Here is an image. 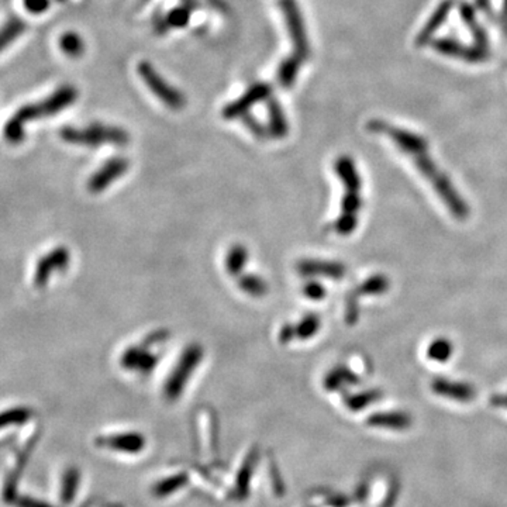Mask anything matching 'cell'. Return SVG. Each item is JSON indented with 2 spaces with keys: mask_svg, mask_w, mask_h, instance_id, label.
Instances as JSON below:
<instances>
[{
  "mask_svg": "<svg viewBox=\"0 0 507 507\" xmlns=\"http://www.w3.org/2000/svg\"><path fill=\"white\" fill-rule=\"evenodd\" d=\"M297 272L302 276H324L330 279L344 278L347 268L337 261H320V259H303L296 265Z\"/></svg>",
  "mask_w": 507,
  "mask_h": 507,
  "instance_id": "9a60e30c",
  "label": "cell"
},
{
  "mask_svg": "<svg viewBox=\"0 0 507 507\" xmlns=\"http://www.w3.org/2000/svg\"><path fill=\"white\" fill-rule=\"evenodd\" d=\"M247 123H249L247 126L250 127V130L253 131L254 134H255L256 137H259V138L265 137V128L259 126V123H258L255 119H253V118H249V119H247Z\"/></svg>",
  "mask_w": 507,
  "mask_h": 507,
  "instance_id": "8d00e7d4",
  "label": "cell"
},
{
  "mask_svg": "<svg viewBox=\"0 0 507 507\" xmlns=\"http://www.w3.org/2000/svg\"><path fill=\"white\" fill-rule=\"evenodd\" d=\"M25 10L33 14H41L50 7V0H23Z\"/></svg>",
  "mask_w": 507,
  "mask_h": 507,
  "instance_id": "e575fe53",
  "label": "cell"
},
{
  "mask_svg": "<svg viewBox=\"0 0 507 507\" xmlns=\"http://www.w3.org/2000/svg\"><path fill=\"white\" fill-rule=\"evenodd\" d=\"M380 397H382V393L380 390L371 389V390H364L361 393L344 396V404L351 411H360V410H364L365 407H368V404L378 401Z\"/></svg>",
  "mask_w": 507,
  "mask_h": 507,
  "instance_id": "7402d4cb",
  "label": "cell"
},
{
  "mask_svg": "<svg viewBox=\"0 0 507 507\" xmlns=\"http://www.w3.org/2000/svg\"><path fill=\"white\" fill-rule=\"evenodd\" d=\"M367 424L374 428L404 431L411 426V416L404 411H380L368 417Z\"/></svg>",
  "mask_w": 507,
  "mask_h": 507,
  "instance_id": "2e32d148",
  "label": "cell"
},
{
  "mask_svg": "<svg viewBox=\"0 0 507 507\" xmlns=\"http://www.w3.org/2000/svg\"><path fill=\"white\" fill-rule=\"evenodd\" d=\"M25 23L13 16L0 27V52L7 50L13 42H16L25 31Z\"/></svg>",
  "mask_w": 507,
  "mask_h": 507,
  "instance_id": "44dd1931",
  "label": "cell"
},
{
  "mask_svg": "<svg viewBox=\"0 0 507 507\" xmlns=\"http://www.w3.org/2000/svg\"><path fill=\"white\" fill-rule=\"evenodd\" d=\"M203 355H205L203 347L196 343L189 344L183 350L178 364L175 365L172 374L168 377L164 386V396L168 401H175L182 396L188 384V380L193 375L195 370L199 367Z\"/></svg>",
  "mask_w": 507,
  "mask_h": 507,
  "instance_id": "5b68a950",
  "label": "cell"
},
{
  "mask_svg": "<svg viewBox=\"0 0 507 507\" xmlns=\"http://www.w3.org/2000/svg\"><path fill=\"white\" fill-rule=\"evenodd\" d=\"M61 138L69 144L98 147L102 144L125 145L128 142V134L119 127L105 125H91L85 128L65 127L61 130Z\"/></svg>",
  "mask_w": 507,
  "mask_h": 507,
  "instance_id": "277c9868",
  "label": "cell"
},
{
  "mask_svg": "<svg viewBox=\"0 0 507 507\" xmlns=\"http://www.w3.org/2000/svg\"><path fill=\"white\" fill-rule=\"evenodd\" d=\"M255 462H256V452L250 451L249 455L246 457V460L243 461L237 477H236V499H246L249 489H250V482L253 478L254 468H255Z\"/></svg>",
  "mask_w": 507,
  "mask_h": 507,
  "instance_id": "ffe728a7",
  "label": "cell"
},
{
  "mask_svg": "<svg viewBox=\"0 0 507 507\" xmlns=\"http://www.w3.org/2000/svg\"><path fill=\"white\" fill-rule=\"evenodd\" d=\"M396 481L387 472H374L364 485V501L372 507H392L396 499Z\"/></svg>",
  "mask_w": 507,
  "mask_h": 507,
  "instance_id": "ba28073f",
  "label": "cell"
},
{
  "mask_svg": "<svg viewBox=\"0 0 507 507\" xmlns=\"http://www.w3.org/2000/svg\"><path fill=\"white\" fill-rule=\"evenodd\" d=\"M287 122L285 119V115L280 109V106L272 101L269 106V131L276 138H283L287 134Z\"/></svg>",
  "mask_w": 507,
  "mask_h": 507,
  "instance_id": "83f0119b",
  "label": "cell"
},
{
  "mask_svg": "<svg viewBox=\"0 0 507 507\" xmlns=\"http://www.w3.org/2000/svg\"><path fill=\"white\" fill-rule=\"evenodd\" d=\"M303 293L312 300H321L326 296V289L321 283L312 280L303 286Z\"/></svg>",
  "mask_w": 507,
  "mask_h": 507,
  "instance_id": "836d02e7",
  "label": "cell"
},
{
  "mask_svg": "<svg viewBox=\"0 0 507 507\" xmlns=\"http://www.w3.org/2000/svg\"><path fill=\"white\" fill-rule=\"evenodd\" d=\"M171 333L165 329H161V330H155L152 331L151 334H148L144 341H142V346L147 347V348H151V347H155V346H161L164 344L168 338H169Z\"/></svg>",
  "mask_w": 507,
  "mask_h": 507,
  "instance_id": "d6a6232c",
  "label": "cell"
},
{
  "mask_svg": "<svg viewBox=\"0 0 507 507\" xmlns=\"http://www.w3.org/2000/svg\"><path fill=\"white\" fill-rule=\"evenodd\" d=\"M59 47L71 58H78L85 51V42L82 37L76 33H65L59 40Z\"/></svg>",
  "mask_w": 507,
  "mask_h": 507,
  "instance_id": "f1b7e54d",
  "label": "cell"
},
{
  "mask_svg": "<svg viewBox=\"0 0 507 507\" xmlns=\"http://www.w3.org/2000/svg\"><path fill=\"white\" fill-rule=\"evenodd\" d=\"M96 445L106 450H112L118 454L137 455L142 452L147 445V441L139 433H118L98 437Z\"/></svg>",
  "mask_w": 507,
  "mask_h": 507,
  "instance_id": "30bf717a",
  "label": "cell"
},
{
  "mask_svg": "<svg viewBox=\"0 0 507 507\" xmlns=\"http://www.w3.org/2000/svg\"><path fill=\"white\" fill-rule=\"evenodd\" d=\"M239 287L253 297H263L268 293V285L266 282L256 275H243L239 279Z\"/></svg>",
  "mask_w": 507,
  "mask_h": 507,
  "instance_id": "484cf974",
  "label": "cell"
},
{
  "mask_svg": "<svg viewBox=\"0 0 507 507\" xmlns=\"http://www.w3.org/2000/svg\"><path fill=\"white\" fill-rule=\"evenodd\" d=\"M158 364V357L149 348L141 346L128 347L120 357V365L127 371H135L141 375H149Z\"/></svg>",
  "mask_w": 507,
  "mask_h": 507,
  "instance_id": "4fadbf2b",
  "label": "cell"
},
{
  "mask_svg": "<svg viewBox=\"0 0 507 507\" xmlns=\"http://www.w3.org/2000/svg\"><path fill=\"white\" fill-rule=\"evenodd\" d=\"M188 484V477L182 472H176L173 475L165 477L159 482H156L152 488V495L156 499H166L182 491Z\"/></svg>",
  "mask_w": 507,
  "mask_h": 507,
  "instance_id": "d6986e66",
  "label": "cell"
},
{
  "mask_svg": "<svg viewBox=\"0 0 507 507\" xmlns=\"http://www.w3.org/2000/svg\"><path fill=\"white\" fill-rule=\"evenodd\" d=\"M279 343L280 344H289L290 341L296 340V330H295V324H285L278 334Z\"/></svg>",
  "mask_w": 507,
  "mask_h": 507,
  "instance_id": "d590c367",
  "label": "cell"
},
{
  "mask_svg": "<svg viewBox=\"0 0 507 507\" xmlns=\"http://www.w3.org/2000/svg\"><path fill=\"white\" fill-rule=\"evenodd\" d=\"M389 286H390L389 278L386 275H382V273H377V275L368 278L361 285H358L347 297V302H346V321L348 324H354L358 320V314H360L358 302H360L361 297L383 295V293L387 292Z\"/></svg>",
  "mask_w": 507,
  "mask_h": 507,
  "instance_id": "52a82bcc",
  "label": "cell"
},
{
  "mask_svg": "<svg viewBox=\"0 0 507 507\" xmlns=\"http://www.w3.org/2000/svg\"><path fill=\"white\" fill-rule=\"evenodd\" d=\"M249 261V250L243 244H234L226 256V269L232 276H237L243 272Z\"/></svg>",
  "mask_w": 507,
  "mask_h": 507,
  "instance_id": "cb8c5ba5",
  "label": "cell"
},
{
  "mask_svg": "<svg viewBox=\"0 0 507 507\" xmlns=\"http://www.w3.org/2000/svg\"><path fill=\"white\" fill-rule=\"evenodd\" d=\"M491 404L498 409L507 410V393L506 394H496L491 399Z\"/></svg>",
  "mask_w": 507,
  "mask_h": 507,
  "instance_id": "74e56055",
  "label": "cell"
},
{
  "mask_svg": "<svg viewBox=\"0 0 507 507\" xmlns=\"http://www.w3.org/2000/svg\"><path fill=\"white\" fill-rule=\"evenodd\" d=\"M368 128L377 134H383L387 137L406 156H409V159L417 168L418 173L426 179L427 183H430L435 195L441 199L443 205L455 220L464 222L469 217L471 210L467 200L460 195L458 189L447 176V173L443 172L433 159L426 138L409 130L392 126L383 120L370 122Z\"/></svg>",
  "mask_w": 507,
  "mask_h": 507,
  "instance_id": "6da1fadb",
  "label": "cell"
},
{
  "mask_svg": "<svg viewBox=\"0 0 507 507\" xmlns=\"http://www.w3.org/2000/svg\"><path fill=\"white\" fill-rule=\"evenodd\" d=\"M358 382H360V377L354 371H351L344 365H340L331 370L324 377L323 386L329 392H336V390H343L346 386L357 384Z\"/></svg>",
  "mask_w": 507,
  "mask_h": 507,
  "instance_id": "ac0fdd59",
  "label": "cell"
},
{
  "mask_svg": "<svg viewBox=\"0 0 507 507\" xmlns=\"http://www.w3.org/2000/svg\"><path fill=\"white\" fill-rule=\"evenodd\" d=\"M334 171L344 186L340 216L333 227L340 236H350L358 227V216L363 210V179L351 156H340L334 164Z\"/></svg>",
  "mask_w": 507,
  "mask_h": 507,
  "instance_id": "7a4b0ae2",
  "label": "cell"
},
{
  "mask_svg": "<svg viewBox=\"0 0 507 507\" xmlns=\"http://www.w3.org/2000/svg\"><path fill=\"white\" fill-rule=\"evenodd\" d=\"M431 390L440 397L458 403H469L475 399V387L465 382L437 378L431 382Z\"/></svg>",
  "mask_w": 507,
  "mask_h": 507,
  "instance_id": "5bb4252c",
  "label": "cell"
},
{
  "mask_svg": "<svg viewBox=\"0 0 507 507\" xmlns=\"http://www.w3.org/2000/svg\"><path fill=\"white\" fill-rule=\"evenodd\" d=\"M18 506L20 507H51L47 503H42L40 501H34L30 498H23L18 501Z\"/></svg>",
  "mask_w": 507,
  "mask_h": 507,
  "instance_id": "f35d334b",
  "label": "cell"
},
{
  "mask_svg": "<svg viewBox=\"0 0 507 507\" xmlns=\"http://www.w3.org/2000/svg\"><path fill=\"white\" fill-rule=\"evenodd\" d=\"M78 98V91L74 86L65 85L59 89H57L54 93H51L47 99L31 103L20 108L13 118L8 119V122L4 126V138L10 144H18L24 139L25 131L24 127L28 122L40 120L44 118H51L62 112L64 109L69 108L75 103Z\"/></svg>",
  "mask_w": 507,
  "mask_h": 507,
  "instance_id": "3957f363",
  "label": "cell"
},
{
  "mask_svg": "<svg viewBox=\"0 0 507 507\" xmlns=\"http://www.w3.org/2000/svg\"><path fill=\"white\" fill-rule=\"evenodd\" d=\"M454 353L452 343L444 337L434 340L427 348V357L434 363H447Z\"/></svg>",
  "mask_w": 507,
  "mask_h": 507,
  "instance_id": "4316f807",
  "label": "cell"
},
{
  "mask_svg": "<svg viewBox=\"0 0 507 507\" xmlns=\"http://www.w3.org/2000/svg\"><path fill=\"white\" fill-rule=\"evenodd\" d=\"M31 417V410L27 407H14L0 414V428L6 426H14L25 423Z\"/></svg>",
  "mask_w": 507,
  "mask_h": 507,
  "instance_id": "f546056e",
  "label": "cell"
},
{
  "mask_svg": "<svg viewBox=\"0 0 507 507\" xmlns=\"http://www.w3.org/2000/svg\"><path fill=\"white\" fill-rule=\"evenodd\" d=\"M69 261H71V254H69V250L65 247H57L47 255H44L35 266L33 285L37 289L45 287L51 275L55 270L67 269V266L69 265Z\"/></svg>",
  "mask_w": 507,
  "mask_h": 507,
  "instance_id": "9c48e42d",
  "label": "cell"
},
{
  "mask_svg": "<svg viewBox=\"0 0 507 507\" xmlns=\"http://www.w3.org/2000/svg\"><path fill=\"white\" fill-rule=\"evenodd\" d=\"M130 162L123 156L110 158L99 171H96L89 182L88 189L92 193H101L108 189L112 183H115L120 176H123L128 171Z\"/></svg>",
  "mask_w": 507,
  "mask_h": 507,
  "instance_id": "8fae6325",
  "label": "cell"
},
{
  "mask_svg": "<svg viewBox=\"0 0 507 507\" xmlns=\"http://www.w3.org/2000/svg\"><path fill=\"white\" fill-rule=\"evenodd\" d=\"M269 95V89L265 85H255L244 96H241L237 102L229 105L224 109L223 116L226 119H236L237 116L246 115L249 109H251L255 103L263 101Z\"/></svg>",
  "mask_w": 507,
  "mask_h": 507,
  "instance_id": "e0dca14e",
  "label": "cell"
},
{
  "mask_svg": "<svg viewBox=\"0 0 507 507\" xmlns=\"http://www.w3.org/2000/svg\"><path fill=\"white\" fill-rule=\"evenodd\" d=\"M448 10H450V3H444V4L440 6V8L433 14V17L428 21V24L423 28V31H421V34L418 37L420 44H423L441 25V23L445 20V17L448 14Z\"/></svg>",
  "mask_w": 507,
  "mask_h": 507,
  "instance_id": "4dcf8cb0",
  "label": "cell"
},
{
  "mask_svg": "<svg viewBox=\"0 0 507 507\" xmlns=\"http://www.w3.org/2000/svg\"><path fill=\"white\" fill-rule=\"evenodd\" d=\"M302 61H299L296 57L289 58L287 61H285L279 69V82L285 86H289L295 82L296 74L299 71V65Z\"/></svg>",
  "mask_w": 507,
  "mask_h": 507,
  "instance_id": "1f68e13d",
  "label": "cell"
},
{
  "mask_svg": "<svg viewBox=\"0 0 507 507\" xmlns=\"http://www.w3.org/2000/svg\"><path fill=\"white\" fill-rule=\"evenodd\" d=\"M283 14L286 18L289 34L296 45V58L299 61H303V57L307 55V38H306V30L304 24L300 16V11L295 3V0H283L282 1Z\"/></svg>",
  "mask_w": 507,
  "mask_h": 507,
  "instance_id": "7c38bea8",
  "label": "cell"
},
{
  "mask_svg": "<svg viewBox=\"0 0 507 507\" xmlns=\"http://www.w3.org/2000/svg\"><path fill=\"white\" fill-rule=\"evenodd\" d=\"M321 326V320L317 314L314 313H309L306 314L297 324H295V330H296V338L297 340H310L313 336H316L320 330Z\"/></svg>",
  "mask_w": 507,
  "mask_h": 507,
  "instance_id": "d4e9b609",
  "label": "cell"
},
{
  "mask_svg": "<svg viewBox=\"0 0 507 507\" xmlns=\"http://www.w3.org/2000/svg\"><path fill=\"white\" fill-rule=\"evenodd\" d=\"M138 74L151 92L159 98L164 105L171 109H182L185 106V96L172 88L148 62L139 64Z\"/></svg>",
  "mask_w": 507,
  "mask_h": 507,
  "instance_id": "8992f818",
  "label": "cell"
},
{
  "mask_svg": "<svg viewBox=\"0 0 507 507\" xmlns=\"http://www.w3.org/2000/svg\"><path fill=\"white\" fill-rule=\"evenodd\" d=\"M81 482V472L76 468H69L65 471L61 486V501L64 505H71L76 496Z\"/></svg>",
  "mask_w": 507,
  "mask_h": 507,
  "instance_id": "603a6c76",
  "label": "cell"
}]
</instances>
